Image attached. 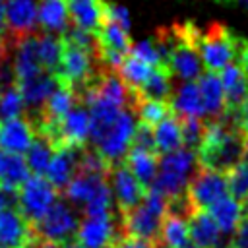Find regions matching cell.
Instances as JSON below:
<instances>
[{
	"mask_svg": "<svg viewBox=\"0 0 248 248\" xmlns=\"http://www.w3.org/2000/svg\"><path fill=\"white\" fill-rule=\"evenodd\" d=\"M107 180V176H101V174H89V172H81L78 170L74 174V178L70 180V184L66 186L64 190V198L70 200V203L74 205H85L91 196L95 194V190Z\"/></svg>",
	"mask_w": 248,
	"mask_h": 248,
	"instance_id": "d4e9b609",
	"label": "cell"
},
{
	"mask_svg": "<svg viewBox=\"0 0 248 248\" xmlns=\"http://www.w3.org/2000/svg\"><path fill=\"white\" fill-rule=\"evenodd\" d=\"M165 217L153 213L143 202L136 205L134 209L120 213V227L122 232L143 238L151 244H157L161 240V223Z\"/></svg>",
	"mask_w": 248,
	"mask_h": 248,
	"instance_id": "9c48e42d",
	"label": "cell"
},
{
	"mask_svg": "<svg viewBox=\"0 0 248 248\" xmlns=\"http://www.w3.org/2000/svg\"><path fill=\"white\" fill-rule=\"evenodd\" d=\"M64 248H83V246H79V244H78V242H74V244H70V246H68V244H66V246H64Z\"/></svg>",
	"mask_w": 248,
	"mask_h": 248,
	"instance_id": "7dc6e473",
	"label": "cell"
},
{
	"mask_svg": "<svg viewBox=\"0 0 248 248\" xmlns=\"http://www.w3.org/2000/svg\"><path fill=\"white\" fill-rule=\"evenodd\" d=\"M182 27L209 72H221L229 64L240 62V56L248 45V39L240 37L219 21L209 23L205 29H200L192 21H184Z\"/></svg>",
	"mask_w": 248,
	"mask_h": 248,
	"instance_id": "6da1fadb",
	"label": "cell"
},
{
	"mask_svg": "<svg viewBox=\"0 0 248 248\" xmlns=\"http://www.w3.org/2000/svg\"><path fill=\"white\" fill-rule=\"evenodd\" d=\"M105 16L108 17V19H112V21H116L122 29H126V31H130V27H132V19H130V12L122 6V4H112V2H107V6H105Z\"/></svg>",
	"mask_w": 248,
	"mask_h": 248,
	"instance_id": "f35d334b",
	"label": "cell"
},
{
	"mask_svg": "<svg viewBox=\"0 0 248 248\" xmlns=\"http://www.w3.org/2000/svg\"><path fill=\"white\" fill-rule=\"evenodd\" d=\"M107 182L112 190L118 213H126L143 202L145 188L136 180V176L130 172V169L124 163H118L110 169Z\"/></svg>",
	"mask_w": 248,
	"mask_h": 248,
	"instance_id": "52a82bcc",
	"label": "cell"
},
{
	"mask_svg": "<svg viewBox=\"0 0 248 248\" xmlns=\"http://www.w3.org/2000/svg\"><path fill=\"white\" fill-rule=\"evenodd\" d=\"M124 165L130 169V172L136 176V180L147 190V188H151V184L155 182V176L159 172V155L130 149L124 159Z\"/></svg>",
	"mask_w": 248,
	"mask_h": 248,
	"instance_id": "7402d4cb",
	"label": "cell"
},
{
	"mask_svg": "<svg viewBox=\"0 0 248 248\" xmlns=\"http://www.w3.org/2000/svg\"><path fill=\"white\" fill-rule=\"evenodd\" d=\"M56 200L58 190L48 182V178L33 174L19 188V213L29 221V225H35L46 215Z\"/></svg>",
	"mask_w": 248,
	"mask_h": 248,
	"instance_id": "277c9868",
	"label": "cell"
},
{
	"mask_svg": "<svg viewBox=\"0 0 248 248\" xmlns=\"http://www.w3.org/2000/svg\"><path fill=\"white\" fill-rule=\"evenodd\" d=\"M180 126H182V147L198 153L205 136V122L198 116H184L180 118Z\"/></svg>",
	"mask_w": 248,
	"mask_h": 248,
	"instance_id": "e575fe53",
	"label": "cell"
},
{
	"mask_svg": "<svg viewBox=\"0 0 248 248\" xmlns=\"http://www.w3.org/2000/svg\"><path fill=\"white\" fill-rule=\"evenodd\" d=\"M153 134H155L157 153L161 155L182 147V126H180V118L174 112L169 114L165 120H161L157 126H153Z\"/></svg>",
	"mask_w": 248,
	"mask_h": 248,
	"instance_id": "83f0119b",
	"label": "cell"
},
{
	"mask_svg": "<svg viewBox=\"0 0 248 248\" xmlns=\"http://www.w3.org/2000/svg\"><path fill=\"white\" fill-rule=\"evenodd\" d=\"M23 248H64V246L58 244V242H52V240H45V238L37 236V234L31 231V236H29V240L23 244Z\"/></svg>",
	"mask_w": 248,
	"mask_h": 248,
	"instance_id": "7bdbcfd3",
	"label": "cell"
},
{
	"mask_svg": "<svg viewBox=\"0 0 248 248\" xmlns=\"http://www.w3.org/2000/svg\"><path fill=\"white\" fill-rule=\"evenodd\" d=\"M16 85H17V89H19L23 101H25V107L29 110H37L56 91V87L60 85V79L50 72H41V74L29 78V79L17 81Z\"/></svg>",
	"mask_w": 248,
	"mask_h": 248,
	"instance_id": "e0dca14e",
	"label": "cell"
},
{
	"mask_svg": "<svg viewBox=\"0 0 248 248\" xmlns=\"http://www.w3.org/2000/svg\"><path fill=\"white\" fill-rule=\"evenodd\" d=\"M43 70L41 60H39V52H37V31L23 35L17 39L16 43V50H14V74H16V83L29 79Z\"/></svg>",
	"mask_w": 248,
	"mask_h": 248,
	"instance_id": "4fadbf2b",
	"label": "cell"
},
{
	"mask_svg": "<svg viewBox=\"0 0 248 248\" xmlns=\"http://www.w3.org/2000/svg\"><path fill=\"white\" fill-rule=\"evenodd\" d=\"M198 169H200L198 153L192 149H186V147H180V149L170 151V153H163L159 159V170L161 172H170V174L182 176L186 180H190Z\"/></svg>",
	"mask_w": 248,
	"mask_h": 248,
	"instance_id": "603a6c76",
	"label": "cell"
},
{
	"mask_svg": "<svg viewBox=\"0 0 248 248\" xmlns=\"http://www.w3.org/2000/svg\"><path fill=\"white\" fill-rule=\"evenodd\" d=\"M198 87H200V97L205 112V120H217L219 116L225 114L227 110V101H225V89L221 83V78L217 72H203L198 78Z\"/></svg>",
	"mask_w": 248,
	"mask_h": 248,
	"instance_id": "2e32d148",
	"label": "cell"
},
{
	"mask_svg": "<svg viewBox=\"0 0 248 248\" xmlns=\"http://www.w3.org/2000/svg\"><path fill=\"white\" fill-rule=\"evenodd\" d=\"M170 108L178 118L184 116H198L203 118V105L200 97V87L198 81H180L178 87L170 95Z\"/></svg>",
	"mask_w": 248,
	"mask_h": 248,
	"instance_id": "ffe728a7",
	"label": "cell"
},
{
	"mask_svg": "<svg viewBox=\"0 0 248 248\" xmlns=\"http://www.w3.org/2000/svg\"><path fill=\"white\" fill-rule=\"evenodd\" d=\"M130 149H138V151H147V153H157V145H155V134H153V126L138 122L136 132H134V140H132V147ZM159 155V153H157Z\"/></svg>",
	"mask_w": 248,
	"mask_h": 248,
	"instance_id": "8d00e7d4",
	"label": "cell"
},
{
	"mask_svg": "<svg viewBox=\"0 0 248 248\" xmlns=\"http://www.w3.org/2000/svg\"><path fill=\"white\" fill-rule=\"evenodd\" d=\"M70 21L85 31L97 33L105 21L107 0H66Z\"/></svg>",
	"mask_w": 248,
	"mask_h": 248,
	"instance_id": "d6986e66",
	"label": "cell"
},
{
	"mask_svg": "<svg viewBox=\"0 0 248 248\" xmlns=\"http://www.w3.org/2000/svg\"><path fill=\"white\" fill-rule=\"evenodd\" d=\"M132 108L138 116V122L157 126L161 120H165L169 114H172L169 101H153V99H134L132 97Z\"/></svg>",
	"mask_w": 248,
	"mask_h": 248,
	"instance_id": "1f68e13d",
	"label": "cell"
},
{
	"mask_svg": "<svg viewBox=\"0 0 248 248\" xmlns=\"http://www.w3.org/2000/svg\"><path fill=\"white\" fill-rule=\"evenodd\" d=\"M110 248H155V244L143 240V238H138V236H132V234H118L116 240L112 242Z\"/></svg>",
	"mask_w": 248,
	"mask_h": 248,
	"instance_id": "60d3db41",
	"label": "cell"
},
{
	"mask_svg": "<svg viewBox=\"0 0 248 248\" xmlns=\"http://www.w3.org/2000/svg\"><path fill=\"white\" fill-rule=\"evenodd\" d=\"M176 29H178V41L172 48V54L167 62V68L180 81H196L203 74V62H202L196 46L186 37L182 23H176Z\"/></svg>",
	"mask_w": 248,
	"mask_h": 248,
	"instance_id": "8992f818",
	"label": "cell"
},
{
	"mask_svg": "<svg viewBox=\"0 0 248 248\" xmlns=\"http://www.w3.org/2000/svg\"><path fill=\"white\" fill-rule=\"evenodd\" d=\"M91 130V114L89 107L78 103L58 124H56V140L54 147L60 145H85Z\"/></svg>",
	"mask_w": 248,
	"mask_h": 248,
	"instance_id": "30bf717a",
	"label": "cell"
},
{
	"mask_svg": "<svg viewBox=\"0 0 248 248\" xmlns=\"http://www.w3.org/2000/svg\"><path fill=\"white\" fill-rule=\"evenodd\" d=\"M153 68L155 66L143 62L141 58H138V56H134V54L128 52L126 58H124V62H122V66L118 68V74H120L122 81L128 85L130 91H138L145 83V79L151 76Z\"/></svg>",
	"mask_w": 248,
	"mask_h": 248,
	"instance_id": "4dcf8cb0",
	"label": "cell"
},
{
	"mask_svg": "<svg viewBox=\"0 0 248 248\" xmlns=\"http://www.w3.org/2000/svg\"><path fill=\"white\" fill-rule=\"evenodd\" d=\"M6 2L8 0H0V37L8 35V29H6Z\"/></svg>",
	"mask_w": 248,
	"mask_h": 248,
	"instance_id": "f6af8a7d",
	"label": "cell"
},
{
	"mask_svg": "<svg viewBox=\"0 0 248 248\" xmlns=\"http://www.w3.org/2000/svg\"><path fill=\"white\" fill-rule=\"evenodd\" d=\"M186 194H188L194 209H207L221 198L229 196L227 174L200 167L194 172V176L190 178Z\"/></svg>",
	"mask_w": 248,
	"mask_h": 248,
	"instance_id": "5b68a950",
	"label": "cell"
},
{
	"mask_svg": "<svg viewBox=\"0 0 248 248\" xmlns=\"http://www.w3.org/2000/svg\"><path fill=\"white\" fill-rule=\"evenodd\" d=\"M29 236L31 225L19 209L0 211V248H23Z\"/></svg>",
	"mask_w": 248,
	"mask_h": 248,
	"instance_id": "ac0fdd59",
	"label": "cell"
},
{
	"mask_svg": "<svg viewBox=\"0 0 248 248\" xmlns=\"http://www.w3.org/2000/svg\"><path fill=\"white\" fill-rule=\"evenodd\" d=\"M37 0H8L6 2V29L14 39L37 31L39 21Z\"/></svg>",
	"mask_w": 248,
	"mask_h": 248,
	"instance_id": "7c38bea8",
	"label": "cell"
},
{
	"mask_svg": "<svg viewBox=\"0 0 248 248\" xmlns=\"http://www.w3.org/2000/svg\"><path fill=\"white\" fill-rule=\"evenodd\" d=\"M172 74L167 66H155L151 76L145 79V83L138 89L132 91L134 99H153V101H170L172 95Z\"/></svg>",
	"mask_w": 248,
	"mask_h": 248,
	"instance_id": "44dd1931",
	"label": "cell"
},
{
	"mask_svg": "<svg viewBox=\"0 0 248 248\" xmlns=\"http://www.w3.org/2000/svg\"><path fill=\"white\" fill-rule=\"evenodd\" d=\"M83 149L85 145H60L54 149V155L46 169V178L56 190H66V186L78 172Z\"/></svg>",
	"mask_w": 248,
	"mask_h": 248,
	"instance_id": "8fae6325",
	"label": "cell"
},
{
	"mask_svg": "<svg viewBox=\"0 0 248 248\" xmlns=\"http://www.w3.org/2000/svg\"><path fill=\"white\" fill-rule=\"evenodd\" d=\"M221 83L225 89V101L229 112H238L248 101V74L238 62L229 64L221 70Z\"/></svg>",
	"mask_w": 248,
	"mask_h": 248,
	"instance_id": "9a60e30c",
	"label": "cell"
},
{
	"mask_svg": "<svg viewBox=\"0 0 248 248\" xmlns=\"http://www.w3.org/2000/svg\"><path fill=\"white\" fill-rule=\"evenodd\" d=\"M29 178V167L23 155L0 149V184L19 190Z\"/></svg>",
	"mask_w": 248,
	"mask_h": 248,
	"instance_id": "4316f807",
	"label": "cell"
},
{
	"mask_svg": "<svg viewBox=\"0 0 248 248\" xmlns=\"http://www.w3.org/2000/svg\"><path fill=\"white\" fill-rule=\"evenodd\" d=\"M227 182H229V194L246 205L248 203V163L242 161L232 170H229Z\"/></svg>",
	"mask_w": 248,
	"mask_h": 248,
	"instance_id": "d590c367",
	"label": "cell"
},
{
	"mask_svg": "<svg viewBox=\"0 0 248 248\" xmlns=\"http://www.w3.org/2000/svg\"><path fill=\"white\" fill-rule=\"evenodd\" d=\"M130 54L141 58L143 62H147V64H151V66H161V58H159V54H157L155 45H153L151 39H149V41L134 43L132 48H130Z\"/></svg>",
	"mask_w": 248,
	"mask_h": 248,
	"instance_id": "74e56055",
	"label": "cell"
},
{
	"mask_svg": "<svg viewBox=\"0 0 248 248\" xmlns=\"http://www.w3.org/2000/svg\"><path fill=\"white\" fill-rule=\"evenodd\" d=\"M78 227H79V219L72 203H68L66 198H58L52 203V207L46 211V215L39 223L31 225V231L45 240H52L66 246L68 240L76 236Z\"/></svg>",
	"mask_w": 248,
	"mask_h": 248,
	"instance_id": "7a4b0ae2",
	"label": "cell"
},
{
	"mask_svg": "<svg viewBox=\"0 0 248 248\" xmlns=\"http://www.w3.org/2000/svg\"><path fill=\"white\" fill-rule=\"evenodd\" d=\"M0 128H2V124H0Z\"/></svg>",
	"mask_w": 248,
	"mask_h": 248,
	"instance_id": "681fc988",
	"label": "cell"
},
{
	"mask_svg": "<svg viewBox=\"0 0 248 248\" xmlns=\"http://www.w3.org/2000/svg\"><path fill=\"white\" fill-rule=\"evenodd\" d=\"M229 4H234V6H240V8L248 10V0H229Z\"/></svg>",
	"mask_w": 248,
	"mask_h": 248,
	"instance_id": "bcb514c9",
	"label": "cell"
},
{
	"mask_svg": "<svg viewBox=\"0 0 248 248\" xmlns=\"http://www.w3.org/2000/svg\"><path fill=\"white\" fill-rule=\"evenodd\" d=\"M35 140V128L27 120V116L6 120L0 128V149L23 155L31 147Z\"/></svg>",
	"mask_w": 248,
	"mask_h": 248,
	"instance_id": "5bb4252c",
	"label": "cell"
},
{
	"mask_svg": "<svg viewBox=\"0 0 248 248\" xmlns=\"http://www.w3.org/2000/svg\"><path fill=\"white\" fill-rule=\"evenodd\" d=\"M54 143L43 136V134H35V140L31 143V147L25 153V163L29 167V172L33 174H46V169L50 165V159L54 155Z\"/></svg>",
	"mask_w": 248,
	"mask_h": 248,
	"instance_id": "f546056e",
	"label": "cell"
},
{
	"mask_svg": "<svg viewBox=\"0 0 248 248\" xmlns=\"http://www.w3.org/2000/svg\"><path fill=\"white\" fill-rule=\"evenodd\" d=\"M37 52L43 70L50 74H58L60 70V60H62V41L54 33L39 31L37 33Z\"/></svg>",
	"mask_w": 248,
	"mask_h": 248,
	"instance_id": "f1b7e54d",
	"label": "cell"
},
{
	"mask_svg": "<svg viewBox=\"0 0 248 248\" xmlns=\"http://www.w3.org/2000/svg\"><path fill=\"white\" fill-rule=\"evenodd\" d=\"M238 122H240V128H242V132L246 134V138H248V101L244 103V107L238 110Z\"/></svg>",
	"mask_w": 248,
	"mask_h": 248,
	"instance_id": "ee69618b",
	"label": "cell"
},
{
	"mask_svg": "<svg viewBox=\"0 0 248 248\" xmlns=\"http://www.w3.org/2000/svg\"><path fill=\"white\" fill-rule=\"evenodd\" d=\"M23 110H25V101L16 83L0 93V120L6 122L12 118H19Z\"/></svg>",
	"mask_w": 248,
	"mask_h": 248,
	"instance_id": "836d02e7",
	"label": "cell"
},
{
	"mask_svg": "<svg viewBox=\"0 0 248 248\" xmlns=\"http://www.w3.org/2000/svg\"><path fill=\"white\" fill-rule=\"evenodd\" d=\"M19 209V190L0 184V211Z\"/></svg>",
	"mask_w": 248,
	"mask_h": 248,
	"instance_id": "ab89813d",
	"label": "cell"
},
{
	"mask_svg": "<svg viewBox=\"0 0 248 248\" xmlns=\"http://www.w3.org/2000/svg\"><path fill=\"white\" fill-rule=\"evenodd\" d=\"M231 248H248V213H244L236 231L231 236Z\"/></svg>",
	"mask_w": 248,
	"mask_h": 248,
	"instance_id": "b9f144b4",
	"label": "cell"
},
{
	"mask_svg": "<svg viewBox=\"0 0 248 248\" xmlns=\"http://www.w3.org/2000/svg\"><path fill=\"white\" fill-rule=\"evenodd\" d=\"M161 242L167 248H182L190 242L188 221L174 215H165L161 223Z\"/></svg>",
	"mask_w": 248,
	"mask_h": 248,
	"instance_id": "d6a6232c",
	"label": "cell"
},
{
	"mask_svg": "<svg viewBox=\"0 0 248 248\" xmlns=\"http://www.w3.org/2000/svg\"><path fill=\"white\" fill-rule=\"evenodd\" d=\"M39 25L46 33H64V29L70 25L66 0H41Z\"/></svg>",
	"mask_w": 248,
	"mask_h": 248,
	"instance_id": "484cf974",
	"label": "cell"
},
{
	"mask_svg": "<svg viewBox=\"0 0 248 248\" xmlns=\"http://www.w3.org/2000/svg\"><path fill=\"white\" fill-rule=\"evenodd\" d=\"M217 2H221V4H229V0H217Z\"/></svg>",
	"mask_w": 248,
	"mask_h": 248,
	"instance_id": "c3c4849f",
	"label": "cell"
},
{
	"mask_svg": "<svg viewBox=\"0 0 248 248\" xmlns=\"http://www.w3.org/2000/svg\"><path fill=\"white\" fill-rule=\"evenodd\" d=\"M209 215L215 219V223L219 225V229L225 234H231L236 231L238 223L244 217V203H240L238 200H234L231 194L221 198L219 202H215L211 207H207Z\"/></svg>",
	"mask_w": 248,
	"mask_h": 248,
	"instance_id": "cb8c5ba5",
	"label": "cell"
},
{
	"mask_svg": "<svg viewBox=\"0 0 248 248\" xmlns=\"http://www.w3.org/2000/svg\"><path fill=\"white\" fill-rule=\"evenodd\" d=\"M118 234H122L120 217H85L78 227L76 242L83 248H110Z\"/></svg>",
	"mask_w": 248,
	"mask_h": 248,
	"instance_id": "ba28073f",
	"label": "cell"
},
{
	"mask_svg": "<svg viewBox=\"0 0 248 248\" xmlns=\"http://www.w3.org/2000/svg\"><path fill=\"white\" fill-rule=\"evenodd\" d=\"M136 126H138V116H136L134 108H130V107L122 108V112L118 114V118L114 120V124L108 128V132L105 134V138L99 141V145L95 149L112 167L118 163H124V159L132 147Z\"/></svg>",
	"mask_w": 248,
	"mask_h": 248,
	"instance_id": "3957f363",
	"label": "cell"
}]
</instances>
